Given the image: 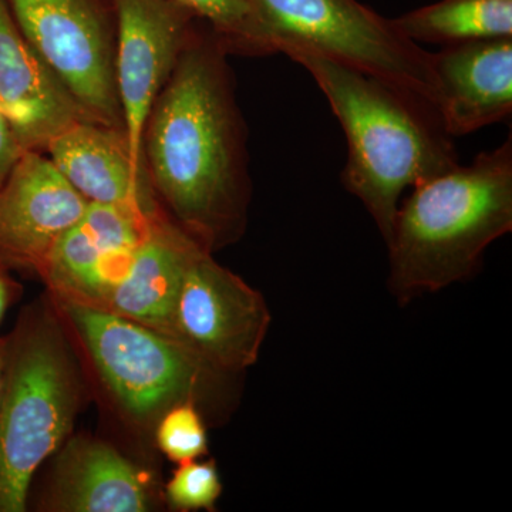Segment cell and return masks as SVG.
<instances>
[{
    "label": "cell",
    "mask_w": 512,
    "mask_h": 512,
    "mask_svg": "<svg viewBox=\"0 0 512 512\" xmlns=\"http://www.w3.org/2000/svg\"><path fill=\"white\" fill-rule=\"evenodd\" d=\"M224 43L192 33L148 114L143 165L165 212L212 252L244 232L251 181L247 130Z\"/></svg>",
    "instance_id": "6da1fadb"
},
{
    "label": "cell",
    "mask_w": 512,
    "mask_h": 512,
    "mask_svg": "<svg viewBox=\"0 0 512 512\" xmlns=\"http://www.w3.org/2000/svg\"><path fill=\"white\" fill-rule=\"evenodd\" d=\"M325 94L348 143L342 183L387 241L406 188L458 164L439 110L420 97L301 46L284 45Z\"/></svg>",
    "instance_id": "7a4b0ae2"
},
{
    "label": "cell",
    "mask_w": 512,
    "mask_h": 512,
    "mask_svg": "<svg viewBox=\"0 0 512 512\" xmlns=\"http://www.w3.org/2000/svg\"><path fill=\"white\" fill-rule=\"evenodd\" d=\"M512 231V137L413 187L399 205L389 247V288L406 305L466 281L485 249Z\"/></svg>",
    "instance_id": "3957f363"
},
{
    "label": "cell",
    "mask_w": 512,
    "mask_h": 512,
    "mask_svg": "<svg viewBox=\"0 0 512 512\" xmlns=\"http://www.w3.org/2000/svg\"><path fill=\"white\" fill-rule=\"evenodd\" d=\"M82 384L55 319L30 315L8 338L0 399V512H23L30 485L72 431Z\"/></svg>",
    "instance_id": "277c9868"
},
{
    "label": "cell",
    "mask_w": 512,
    "mask_h": 512,
    "mask_svg": "<svg viewBox=\"0 0 512 512\" xmlns=\"http://www.w3.org/2000/svg\"><path fill=\"white\" fill-rule=\"evenodd\" d=\"M57 302L101 379L138 421H157L175 404L212 403L235 376L215 369L173 336L84 303Z\"/></svg>",
    "instance_id": "5b68a950"
},
{
    "label": "cell",
    "mask_w": 512,
    "mask_h": 512,
    "mask_svg": "<svg viewBox=\"0 0 512 512\" xmlns=\"http://www.w3.org/2000/svg\"><path fill=\"white\" fill-rule=\"evenodd\" d=\"M279 47L311 49L420 97L440 113L433 53L357 0H249Z\"/></svg>",
    "instance_id": "8992f818"
},
{
    "label": "cell",
    "mask_w": 512,
    "mask_h": 512,
    "mask_svg": "<svg viewBox=\"0 0 512 512\" xmlns=\"http://www.w3.org/2000/svg\"><path fill=\"white\" fill-rule=\"evenodd\" d=\"M20 32L87 119L124 131L113 0H8ZM126 134V133H124Z\"/></svg>",
    "instance_id": "52a82bcc"
},
{
    "label": "cell",
    "mask_w": 512,
    "mask_h": 512,
    "mask_svg": "<svg viewBox=\"0 0 512 512\" xmlns=\"http://www.w3.org/2000/svg\"><path fill=\"white\" fill-rule=\"evenodd\" d=\"M271 325L261 292L201 249L185 272L173 336L215 369L238 375L254 366Z\"/></svg>",
    "instance_id": "ba28073f"
},
{
    "label": "cell",
    "mask_w": 512,
    "mask_h": 512,
    "mask_svg": "<svg viewBox=\"0 0 512 512\" xmlns=\"http://www.w3.org/2000/svg\"><path fill=\"white\" fill-rule=\"evenodd\" d=\"M113 6L114 77L124 133L131 158L144 168L143 134L148 114L198 28V19L171 0H113Z\"/></svg>",
    "instance_id": "9c48e42d"
},
{
    "label": "cell",
    "mask_w": 512,
    "mask_h": 512,
    "mask_svg": "<svg viewBox=\"0 0 512 512\" xmlns=\"http://www.w3.org/2000/svg\"><path fill=\"white\" fill-rule=\"evenodd\" d=\"M87 207L49 157L26 150L0 187V264L39 272Z\"/></svg>",
    "instance_id": "30bf717a"
},
{
    "label": "cell",
    "mask_w": 512,
    "mask_h": 512,
    "mask_svg": "<svg viewBox=\"0 0 512 512\" xmlns=\"http://www.w3.org/2000/svg\"><path fill=\"white\" fill-rule=\"evenodd\" d=\"M0 111L25 150L47 144L77 121L89 120L0 0Z\"/></svg>",
    "instance_id": "8fae6325"
},
{
    "label": "cell",
    "mask_w": 512,
    "mask_h": 512,
    "mask_svg": "<svg viewBox=\"0 0 512 512\" xmlns=\"http://www.w3.org/2000/svg\"><path fill=\"white\" fill-rule=\"evenodd\" d=\"M440 116L451 137L512 116V37L444 46L433 53Z\"/></svg>",
    "instance_id": "7c38bea8"
},
{
    "label": "cell",
    "mask_w": 512,
    "mask_h": 512,
    "mask_svg": "<svg viewBox=\"0 0 512 512\" xmlns=\"http://www.w3.org/2000/svg\"><path fill=\"white\" fill-rule=\"evenodd\" d=\"M47 157L87 202L161 212L144 168L137 167L123 130L82 120L57 134Z\"/></svg>",
    "instance_id": "4fadbf2b"
},
{
    "label": "cell",
    "mask_w": 512,
    "mask_h": 512,
    "mask_svg": "<svg viewBox=\"0 0 512 512\" xmlns=\"http://www.w3.org/2000/svg\"><path fill=\"white\" fill-rule=\"evenodd\" d=\"M201 249L205 248L163 212L100 309L173 336L175 305L185 272Z\"/></svg>",
    "instance_id": "5bb4252c"
},
{
    "label": "cell",
    "mask_w": 512,
    "mask_h": 512,
    "mask_svg": "<svg viewBox=\"0 0 512 512\" xmlns=\"http://www.w3.org/2000/svg\"><path fill=\"white\" fill-rule=\"evenodd\" d=\"M151 494L143 471L103 441L76 437L57 457L50 510L144 512Z\"/></svg>",
    "instance_id": "9a60e30c"
},
{
    "label": "cell",
    "mask_w": 512,
    "mask_h": 512,
    "mask_svg": "<svg viewBox=\"0 0 512 512\" xmlns=\"http://www.w3.org/2000/svg\"><path fill=\"white\" fill-rule=\"evenodd\" d=\"M392 22L417 45L444 47L512 37V0H440Z\"/></svg>",
    "instance_id": "2e32d148"
},
{
    "label": "cell",
    "mask_w": 512,
    "mask_h": 512,
    "mask_svg": "<svg viewBox=\"0 0 512 512\" xmlns=\"http://www.w3.org/2000/svg\"><path fill=\"white\" fill-rule=\"evenodd\" d=\"M204 22L229 53L268 56L276 53L249 0H171Z\"/></svg>",
    "instance_id": "e0dca14e"
},
{
    "label": "cell",
    "mask_w": 512,
    "mask_h": 512,
    "mask_svg": "<svg viewBox=\"0 0 512 512\" xmlns=\"http://www.w3.org/2000/svg\"><path fill=\"white\" fill-rule=\"evenodd\" d=\"M158 447L174 463L198 460L208 453V434L200 407L175 404L157 420Z\"/></svg>",
    "instance_id": "ac0fdd59"
},
{
    "label": "cell",
    "mask_w": 512,
    "mask_h": 512,
    "mask_svg": "<svg viewBox=\"0 0 512 512\" xmlns=\"http://www.w3.org/2000/svg\"><path fill=\"white\" fill-rule=\"evenodd\" d=\"M222 494V481L214 461L178 464L165 487V498L173 510L214 511Z\"/></svg>",
    "instance_id": "d6986e66"
},
{
    "label": "cell",
    "mask_w": 512,
    "mask_h": 512,
    "mask_svg": "<svg viewBox=\"0 0 512 512\" xmlns=\"http://www.w3.org/2000/svg\"><path fill=\"white\" fill-rule=\"evenodd\" d=\"M25 151L16 134L13 133L9 121L0 111V187Z\"/></svg>",
    "instance_id": "ffe728a7"
},
{
    "label": "cell",
    "mask_w": 512,
    "mask_h": 512,
    "mask_svg": "<svg viewBox=\"0 0 512 512\" xmlns=\"http://www.w3.org/2000/svg\"><path fill=\"white\" fill-rule=\"evenodd\" d=\"M3 268L5 266L0 264V320L5 315L10 301V293H12V284H10L8 275L5 274Z\"/></svg>",
    "instance_id": "44dd1931"
},
{
    "label": "cell",
    "mask_w": 512,
    "mask_h": 512,
    "mask_svg": "<svg viewBox=\"0 0 512 512\" xmlns=\"http://www.w3.org/2000/svg\"><path fill=\"white\" fill-rule=\"evenodd\" d=\"M6 350H8V338L0 339V399H2L3 382H5Z\"/></svg>",
    "instance_id": "7402d4cb"
}]
</instances>
